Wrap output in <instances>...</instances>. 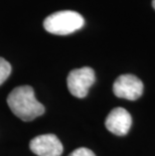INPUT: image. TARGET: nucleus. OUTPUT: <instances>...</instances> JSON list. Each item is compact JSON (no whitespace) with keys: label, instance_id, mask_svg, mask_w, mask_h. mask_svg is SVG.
<instances>
[{"label":"nucleus","instance_id":"nucleus-1","mask_svg":"<svg viewBox=\"0 0 155 156\" xmlns=\"http://www.w3.org/2000/svg\"><path fill=\"white\" fill-rule=\"evenodd\" d=\"M7 104L12 113L22 121L34 120L44 113V106L36 100L30 86H20L13 89L7 97Z\"/></svg>","mask_w":155,"mask_h":156},{"label":"nucleus","instance_id":"nucleus-2","mask_svg":"<svg viewBox=\"0 0 155 156\" xmlns=\"http://www.w3.org/2000/svg\"><path fill=\"white\" fill-rule=\"evenodd\" d=\"M85 19L80 13L72 10L58 11L48 16L44 21V27L49 34L68 35L84 26Z\"/></svg>","mask_w":155,"mask_h":156},{"label":"nucleus","instance_id":"nucleus-3","mask_svg":"<svg viewBox=\"0 0 155 156\" xmlns=\"http://www.w3.org/2000/svg\"><path fill=\"white\" fill-rule=\"evenodd\" d=\"M96 81V76L93 69L84 67L76 69L68 76V88L70 93L77 98L83 99L88 95L90 89Z\"/></svg>","mask_w":155,"mask_h":156},{"label":"nucleus","instance_id":"nucleus-4","mask_svg":"<svg viewBox=\"0 0 155 156\" xmlns=\"http://www.w3.org/2000/svg\"><path fill=\"white\" fill-rule=\"evenodd\" d=\"M143 83L136 76L126 74L117 78L113 85V92L118 98L135 101L143 94Z\"/></svg>","mask_w":155,"mask_h":156},{"label":"nucleus","instance_id":"nucleus-5","mask_svg":"<svg viewBox=\"0 0 155 156\" xmlns=\"http://www.w3.org/2000/svg\"><path fill=\"white\" fill-rule=\"evenodd\" d=\"M29 148L38 156H61L64 147L55 134H44L34 137L29 143Z\"/></svg>","mask_w":155,"mask_h":156},{"label":"nucleus","instance_id":"nucleus-6","mask_svg":"<svg viewBox=\"0 0 155 156\" xmlns=\"http://www.w3.org/2000/svg\"><path fill=\"white\" fill-rule=\"evenodd\" d=\"M132 125L130 113L124 108L118 107L109 113L105 121V126L111 133L118 136H124L129 132Z\"/></svg>","mask_w":155,"mask_h":156},{"label":"nucleus","instance_id":"nucleus-7","mask_svg":"<svg viewBox=\"0 0 155 156\" xmlns=\"http://www.w3.org/2000/svg\"><path fill=\"white\" fill-rule=\"evenodd\" d=\"M10 73H11L10 64L3 58H0V86L8 79Z\"/></svg>","mask_w":155,"mask_h":156},{"label":"nucleus","instance_id":"nucleus-8","mask_svg":"<svg viewBox=\"0 0 155 156\" xmlns=\"http://www.w3.org/2000/svg\"><path fill=\"white\" fill-rule=\"evenodd\" d=\"M69 156H96V155L90 149L86 147H80L76 149L75 151H72Z\"/></svg>","mask_w":155,"mask_h":156},{"label":"nucleus","instance_id":"nucleus-9","mask_svg":"<svg viewBox=\"0 0 155 156\" xmlns=\"http://www.w3.org/2000/svg\"><path fill=\"white\" fill-rule=\"evenodd\" d=\"M152 6H153V8L155 9V0H153V1H152Z\"/></svg>","mask_w":155,"mask_h":156}]
</instances>
